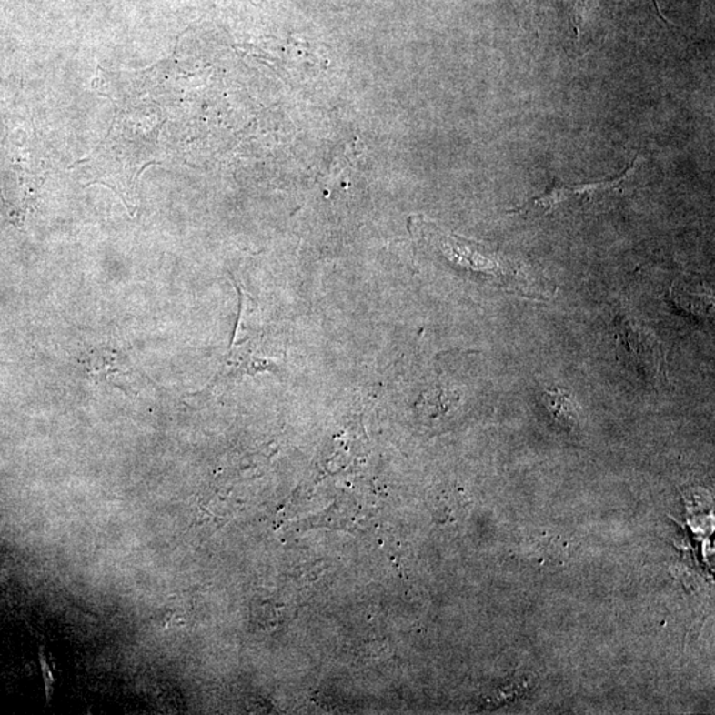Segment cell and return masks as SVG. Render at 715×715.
<instances>
[{"mask_svg": "<svg viewBox=\"0 0 715 715\" xmlns=\"http://www.w3.org/2000/svg\"><path fill=\"white\" fill-rule=\"evenodd\" d=\"M618 336L629 357L655 385L665 382V359L659 341L645 328L627 318L618 321Z\"/></svg>", "mask_w": 715, "mask_h": 715, "instance_id": "obj_2", "label": "cell"}, {"mask_svg": "<svg viewBox=\"0 0 715 715\" xmlns=\"http://www.w3.org/2000/svg\"><path fill=\"white\" fill-rule=\"evenodd\" d=\"M543 406L546 407L551 417L559 421L567 429L577 428L578 406L569 392L563 388H549L542 394Z\"/></svg>", "mask_w": 715, "mask_h": 715, "instance_id": "obj_3", "label": "cell"}, {"mask_svg": "<svg viewBox=\"0 0 715 715\" xmlns=\"http://www.w3.org/2000/svg\"><path fill=\"white\" fill-rule=\"evenodd\" d=\"M412 231L455 268L482 278L507 293L533 299L555 297L557 287L522 264L502 257L481 244L447 234L423 217H412Z\"/></svg>", "mask_w": 715, "mask_h": 715, "instance_id": "obj_1", "label": "cell"}]
</instances>
